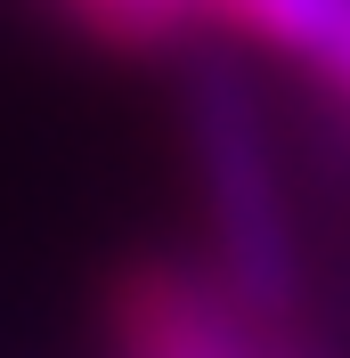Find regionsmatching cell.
Here are the masks:
<instances>
[{"instance_id":"obj_1","label":"cell","mask_w":350,"mask_h":358,"mask_svg":"<svg viewBox=\"0 0 350 358\" xmlns=\"http://www.w3.org/2000/svg\"><path fill=\"white\" fill-rule=\"evenodd\" d=\"M179 122H188V163H196V203H204V268L269 326H302V293H309L302 228H293L277 138H269L253 90L228 66H196L179 90Z\"/></svg>"},{"instance_id":"obj_2","label":"cell","mask_w":350,"mask_h":358,"mask_svg":"<svg viewBox=\"0 0 350 358\" xmlns=\"http://www.w3.org/2000/svg\"><path fill=\"white\" fill-rule=\"evenodd\" d=\"M106 358H302L293 326L244 310L204 261L131 252L98 293Z\"/></svg>"},{"instance_id":"obj_3","label":"cell","mask_w":350,"mask_h":358,"mask_svg":"<svg viewBox=\"0 0 350 358\" xmlns=\"http://www.w3.org/2000/svg\"><path fill=\"white\" fill-rule=\"evenodd\" d=\"M49 17L106 57H172L212 24V0H49Z\"/></svg>"},{"instance_id":"obj_4","label":"cell","mask_w":350,"mask_h":358,"mask_svg":"<svg viewBox=\"0 0 350 358\" xmlns=\"http://www.w3.org/2000/svg\"><path fill=\"white\" fill-rule=\"evenodd\" d=\"M212 24L269 49V57H285V66L318 73L350 41V0H212Z\"/></svg>"},{"instance_id":"obj_5","label":"cell","mask_w":350,"mask_h":358,"mask_svg":"<svg viewBox=\"0 0 350 358\" xmlns=\"http://www.w3.org/2000/svg\"><path fill=\"white\" fill-rule=\"evenodd\" d=\"M318 82H326V90H334V98H342V106H350V41H342V49H334L326 66H318Z\"/></svg>"}]
</instances>
